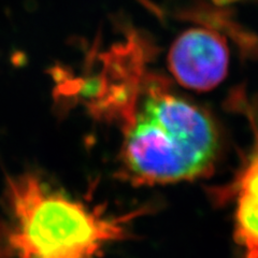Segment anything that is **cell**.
Masks as SVG:
<instances>
[{
    "label": "cell",
    "instance_id": "5b68a950",
    "mask_svg": "<svg viewBox=\"0 0 258 258\" xmlns=\"http://www.w3.org/2000/svg\"><path fill=\"white\" fill-rule=\"evenodd\" d=\"M212 2L215 5H219V6H227L230 4H235L238 2H241V0H212Z\"/></svg>",
    "mask_w": 258,
    "mask_h": 258
},
{
    "label": "cell",
    "instance_id": "3957f363",
    "mask_svg": "<svg viewBox=\"0 0 258 258\" xmlns=\"http://www.w3.org/2000/svg\"><path fill=\"white\" fill-rule=\"evenodd\" d=\"M172 76L181 85L206 92L225 79L229 51L221 36L205 28H191L175 39L168 55Z\"/></svg>",
    "mask_w": 258,
    "mask_h": 258
},
{
    "label": "cell",
    "instance_id": "277c9868",
    "mask_svg": "<svg viewBox=\"0 0 258 258\" xmlns=\"http://www.w3.org/2000/svg\"><path fill=\"white\" fill-rule=\"evenodd\" d=\"M236 189L235 239L244 258H258V133Z\"/></svg>",
    "mask_w": 258,
    "mask_h": 258
},
{
    "label": "cell",
    "instance_id": "7a4b0ae2",
    "mask_svg": "<svg viewBox=\"0 0 258 258\" xmlns=\"http://www.w3.org/2000/svg\"><path fill=\"white\" fill-rule=\"evenodd\" d=\"M120 174L138 185L191 181L212 168L219 135L212 118L163 80L139 81L120 110Z\"/></svg>",
    "mask_w": 258,
    "mask_h": 258
},
{
    "label": "cell",
    "instance_id": "6da1fadb",
    "mask_svg": "<svg viewBox=\"0 0 258 258\" xmlns=\"http://www.w3.org/2000/svg\"><path fill=\"white\" fill-rule=\"evenodd\" d=\"M147 208L113 214L23 172L7 180L0 215V258H100L131 238Z\"/></svg>",
    "mask_w": 258,
    "mask_h": 258
}]
</instances>
